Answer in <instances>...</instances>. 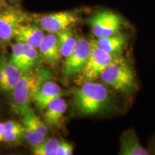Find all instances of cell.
<instances>
[{"label":"cell","instance_id":"6da1fadb","mask_svg":"<svg viewBox=\"0 0 155 155\" xmlns=\"http://www.w3.org/2000/svg\"><path fill=\"white\" fill-rule=\"evenodd\" d=\"M51 76L50 71L42 68H35L23 73L12 90V108L15 113L20 116L25 114L42 85Z\"/></svg>","mask_w":155,"mask_h":155},{"label":"cell","instance_id":"7a4b0ae2","mask_svg":"<svg viewBox=\"0 0 155 155\" xmlns=\"http://www.w3.org/2000/svg\"><path fill=\"white\" fill-rule=\"evenodd\" d=\"M73 104L81 114L91 115L103 111L111 105V97L104 85L88 81L73 90Z\"/></svg>","mask_w":155,"mask_h":155},{"label":"cell","instance_id":"3957f363","mask_svg":"<svg viewBox=\"0 0 155 155\" xmlns=\"http://www.w3.org/2000/svg\"><path fill=\"white\" fill-rule=\"evenodd\" d=\"M100 78L114 90L123 94H132L137 89L134 73L123 58L104 70Z\"/></svg>","mask_w":155,"mask_h":155},{"label":"cell","instance_id":"277c9868","mask_svg":"<svg viewBox=\"0 0 155 155\" xmlns=\"http://www.w3.org/2000/svg\"><path fill=\"white\" fill-rule=\"evenodd\" d=\"M90 42L91 45L90 55L80 73L79 81L83 83L96 81L109 65L122 59L121 56L112 55L101 48L95 39H91Z\"/></svg>","mask_w":155,"mask_h":155},{"label":"cell","instance_id":"5b68a950","mask_svg":"<svg viewBox=\"0 0 155 155\" xmlns=\"http://www.w3.org/2000/svg\"><path fill=\"white\" fill-rule=\"evenodd\" d=\"M29 20L28 14L19 9L9 8L0 12V40L9 42L14 39L19 27Z\"/></svg>","mask_w":155,"mask_h":155},{"label":"cell","instance_id":"8992f818","mask_svg":"<svg viewBox=\"0 0 155 155\" xmlns=\"http://www.w3.org/2000/svg\"><path fill=\"white\" fill-rule=\"evenodd\" d=\"M93 32L97 38H106L118 33L121 25V19L111 11L96 13L89 19Z\"/></svg>","mask_w":155,"mask_h":155},{"label":"cell","instance_id":"52a82bcc","mask_svg":"<svg viewBox=\"0 0 155 155\" xmlns=\"http://www.w3.org/2000/svg\"><path fill=\"white\" fill-rule=\"evenodd\" d=\"M91 50L90 41L84 38L78 39L74 50L65 60L63 69V74L69 77L80 73L88 61Z\"/></svg>","mask_w":155,"mask_h":155},{"label":"cell","instance_id":"ba28073f","mask_svg":"<svg viewBox=\"0 0 155 155\" xmlns=\"http://www.w3.org/2000/svg\"><path fill=\"white\" fill-rule=\"evenodd\" d=\"M78 20L75 12L65 11L43 15L37 19V23L43 31L57 34L64 29L71 28Z\"/></svg>","mask_w":155,"mask_h":155},{"label":"cell","instance_id":"9c48e42d","mask_svg":"<svg viewBox=\"0 0 155 155\" xmlns=\"http://www.w3.org/2000/svg\"><path fill=\"white\" fill-rule=\"evenodd\" d=\"M41 58L50 66L58 65L61 58V50L57 35L53 33L45 35L39 46Z\"/></svg>","mask_w":155,"mask_h":155},{"label":"cell","instance_id":"30bf717a","mask_svg":"<svg viewBox=\"0 0 155 155\" xmlns=\"http://www.w3.org/2000/svg\"><path fill=\"white\" fill-rule=\"evenodd\" d=\"M44 36V31L38 25L27 22L18 28L14 40L16 42L27 44L32 47L38 48Z\"/></svg>","mask_w":155,"mask_h":155},{"label":"cell","instance_id":"8fae6325","mask_svg":"<svg viewBox=\"0 0 155 155\" xmlns=\"http://www.w3.org/2000/svg\"><path fill=\"white\" fill-rule=\"evenodd\" d=\"M62 91L57 83L46 81L37 93L33 102L39 110H45L52 101L62 96Z\"/></svg>","mask_w":155,"mask_h":155},{"label":"cell","instance_id":"7c38bea8","mask_svg":"<svg viewBox=\"0 0 155 155\" xmlns=\"http://www.w3.org/2000/svg\"><path fill=\"white\" fill-rule=\"evenodd\" d=\"M120 143L119 154L121 155H148L150 154L146 149L141 146L134 129L126 131L121 136Z\"/></svg>","mask_w":155,"mask_h":155},{"label":"cell","instance_id":"4fadbf2b","mask_svg":"<svg viewBox=\"0 0 155 155\" xmlns=\"http://www.w3.org/2000/svg\"><path fill=\"white\" fill-rule=\"evenodd\" d=\"M66 109L67 104L64 98L61 96L55 98L45 109V121L50 127H58L61 125L62 119Z\"/></svg>","mask_w":155,"mask_h":155},{"label":"cell","instance_id":"5bb4252c","mask_svg":"<svg viewBox=\"0 0 155 155\" xmlns=\"http://www.w3.org/2000/svg\"><path fill=\"white\" fill-rule=\"evenodd\" d=\"M96 41L98 46L106 52L116 56H121L127 41V37L118 32L111 36L98 38Z\"/></svg>","mask_w":155,"mask_h":155},{"label":"cell","instance_id":"9a60e30c","mask_svg":"<svg viewBox=\"0 0 155 155\" xmlns=\"http://www.w3.org/2000/svg\"><path fill=\"white\" fill-rule=\"evenodd\" d=\"M56 35L59 42L61 56L68 58L72 53L77 42V40L74 37L71 28L64 29Z\"/></svg>","mask_w":155,"mask_h":155},{"label":"cell","instance_id":"2e32d148","mask_svg":"<svg viewBox=\"0 0 155 155\" xmlns=\"http://www.w3.org/2000/svg\"><path fill=\"white\" fill-rule=\"evenodd\" d=\"M2 66L5 71L6 77L7 80V92L12 91L17 83L19 82L23 73L14 65L12 62L6 61L5 58H0Z\"/></svg>","mask_w":155,"mask_h":155},{"label":"cell","instance_id":"e0dca14e","mask_svg":"<svg viewBox=\"0 0 155 155\" xmlns=\"http://www.w3.org/2000/svg\"><path fill=\"white\" fill-rule=\"evenodd\" d=\"M23 45H24V55H23L22 72L24 73L37 68L41 56L35 48L27 44Z\"/></svg>","mask_w":155,"mask_h":155},{"label":"cell","instance_id":"ac0fdd59","mask_svg":"<svg viewBox=\"0 0 155 155\" xmlns=\"http://www.w3.org/2000/svg\"><path fill=\"white\" fill-rule=\"evenodd\" d=\"M22 121L24 125L33 128L45 135L48 134V127L39 116L35 114L32 108H29L22 115Z\"/></svg>","mask_w":155,"mask_h":155},{"label":"cell","instance_id":"d6986e66","mask_svg":"<svg viewBox=\"0 0 155 155\" xmlns=\"http://www.w3.org/2000/svg\"><path fill=\"white\" fill-rule=\"evenodd\" d=\"M60 142L61 141L58 139H47L37 146L33 147L32 152L35 155H55Z\"/></svg>","mask_w":155,"mask_h":155},{"label":"cell","instance_id":"ffe728a7","mask_svg":"<svg viewBox=\"0 0 155 155\" xmlns=\"http://www.w3.org/2000/svg\"><path fill=\"white\" fill-rule=\"evenodd\" d=\"M25 126V131L23 137H25L27 141L30 144L32 147L37 146L42 141L45 140L46 135L40 132L33 128L29 127V126Z\"/></svg>","mask_w":155,"mask_h":155},{"label":"cell","instance_id":"44dd1931","mask_svg":"<svg viewBox=\"0 0 155 155\" xmlns=\"http://www.w3.org/2000/svg\"><path fill=\"white\" fill-rule=\"evenodd\" d=\"M23 55H24V45L16 42L12 46V53L10 61L22 71Z\"/></svg>","mask_w":155,"mask_h":155},{"label":"cell","instance_id":"7402d4cb","mask_svg":"<svg viewBox=\"0 0 155 155\" xmlns=\"http://www.w3.org/2000/svg\"><path fill=\"white\" fill-rule=\"evenodd\" d=\"M73 152V147L72 144L67 141H61L55 155H71Z\"/></svg>","mask_w":155,"mask_h":155},{"label":"cell","instance_id":"603a6c76","mask_svg":"<svg viewBox=\"0 0 155 155\" xmlns=\"http://www.w3.org/2000/svg\"><path fill=\"white\" fill-rule=\"evenodd\" d=\"M24 131H5L3 141L5 142H15L23 137Z\"/></svg>","mask_w":155,"mask_h":155},{"label":"cell","instance_id":"cb8c5ba5","mask_svg":"<svg viewBox=\"0 0 155 155\" xmlns=\"http://www.w3.org/2000/svg\"><path fill=\"white\" fill-rule=\"evenodd\" d=\"M6 131H24L25 126L17 121H8L4 123Z\"/></svg>","mask_w":155,"mask_h":155},{"label":"cell","instance_id":"d4e9b609","mask_svg":"<svg viewBox=\"0 0 155 155\" xmlns=\"http://www.w3.org/2000/svg\"><path fill=\"white\" fill-rule=\"evenodd\" d=\"M0 89L5 91H7V77L1 61H0Z\"/></svg>","mask_w":155,"mask_h":155},{"label":"cell","instance_id":"484cf974","mask_svg":"<svg viewBox=\"0 0 155 155\" xmlns=\"http://www.w3.org/2000/svg\"><path fill=\"white\" fill-rule=\"evenodd\" d=\"M6 131L4 123H1L0 122V141H3L4 135H5Z\"/></svg>","mask_w":155,"mask_h":155},{"label":"cell","instance_id":"4316f807","mask_svg":"<svg viewBox=\"0 0 155 155\" xmlns=\"http://www.w3.org/2000/svg\"><path fill=\"white\" fill-rule=\"evenodd\" d=\"M4 1H5L6 3L9 2V3H11V4H14V3H17V2L19 1V0H4Z\"/></svg>","mask_w":155,"mask_h":155},{"label":"cell","instance_id":"83f0119b","mask_svg":"<svg viewBox=\"0 0 155 155\" xmlns=\"http://www.w3.org/2000/svg\"><path fill=\"white\" fill-rule=\"evenodd\" d=\"M7 5V4L4 0H0V7H5V6Z\"/></svg>","mask_w":155,"mask_h":155},{"label":"cell","instance_id":"f1b7e54d","mask_svg":"<svg viewBox=\"0 0 155 155\" xmlns=\"http://www.w3.org/2000/svg\"><path fill=\"white\" fill-rule=\"evenodd\" d=\"M154 154H155V150H154Z\"/></svg>","mask_w":155,"mask_h":155}]
</instances>
